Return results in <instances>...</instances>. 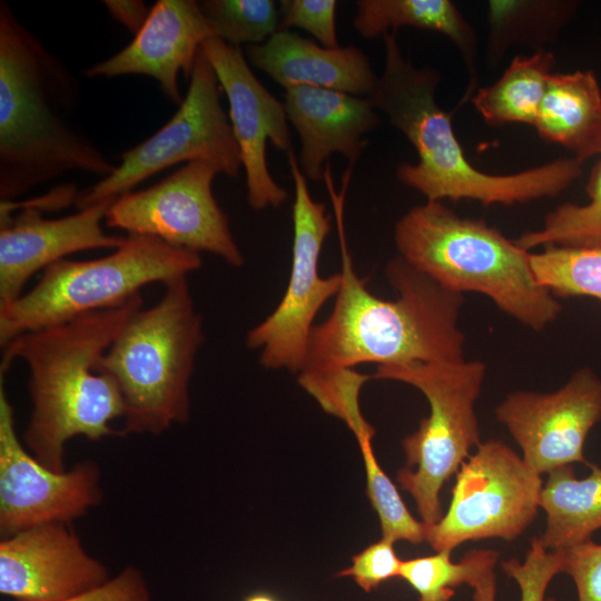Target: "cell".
Segmentation results:
<instances>
[{
  "instance_id": "18",
  "label": "cell",
  "mask_w": 601,
  "mask_h": 601,
  "mask_svg": "<svg viewBox=\"0 0 601 601\" xmlns=\"http://www.w3.org/2000/svg\"><path fill=\"white\" fill-rule=\"evenodd\" d=\"M215 37L199 2L158 0L130 43L111 57L89 67L88 78L142 75L159 82L164 95L180 105L184 97L178 75L190 77L203 43Z\"/></svg>"
},
{
  "instance_id": "29",
  "label": "cell",
  "mask_w": 601,
  "mask_h": 601,
  "mask_svg": "<svg viewBox=\"0 0 601 601\" xmlns=\"http://www.w3.org/2000/svg\"><path fill=\"white\" fill-rule=\"evenodd\" d=\"M199 6L215 37L233 46L262 45L279 30V8L272 0H204Z\"/></svg>"
},
{
  "instance_id": "8",
  "label": "cell",
  "mask_w": 601,
  "mask_h": 601,
  "mask_svg": "<svg viewBox=\"0 0 601 601\" xmlns=\"http://www.w3.org/2000/svg\"><path fill=\"white\" fill-rule=\"evenodd\" d=\"M485 372L481 361L463 359L380 365L372 375L375 380L410 384L430 404V415L402 441L406 466L396 474V482L411 494L426 525L443 516V485L481 443L475 402Z\"/></svg>"
},
{
  "instance_id": "11",
  "label": "cell",
  "mask_w": 601,
  "mask_h": 601,
  "mask_svg": "<svg viewBox=\"0 0 601 601\" xmlns=\"http://www.w3.org/2000/svg\"><path fill=\"white\" fill-rule=\"evenodd\" d=\"M294 183L293 259L286 292L275 308L247 334L246 345L260 349L265 368L299 373L304 366L313 321L322 306L337 295L342 276L321 277L318 259L331 230V216L313 199L293 150L288 154Z\"/></svg>"
},
{
  "instance_id": "6",
  "label": "cell",
  "mask_w": 601,
  "mask_h": 601,
  "mask_svg": "<svg viewBox=\"0 0 601 601\" xmlns=\"http://www.w3.org/2000/svg\"><path fill=\"white\" fill-rule=\"evenodd\" d=\"M203 342L187 276L165 283L155 305L128 318L96 364L120 392L122 435H159L187 422L189 382Z\"/></svg>"
},
{
  "instance_id": "20",
  "label": "cell",
  "mask_w": 601,
  "mask_h": 601,
  "mask_svg": "<svg viewBox=\"0 0 601 601\" xmlns=\"http://www.w3.org/2000/svg\"><path fill=\"white\" fill-rule=\"evenodd\" d=\"M245 53L285 90L308 86L367 98L380 77L359 48H327L288 30H278L262 45L246 46Z\"/></svg>"
},
{
  "instance_id": "16",
  "label": "cell",
  "mask_w": 601,
  "mask_h": 601,
  "mask_svg": "<svg viewBox=\"0 0 601 601\" xmlns=\"http://www.w3.org/2000/svg\"><path fill=\"white\" fill-rule=\"evenodd\" d=\"M116 198L78 209L61 218H45L42 210L19 201H1L0 211V306L18 299L38 270L90 249H116L125 237L110 235L102 220Z\"/></svg>"
},
{
  "instance_id": "30",
  "label": "cell",
  "mask_w": 601,
  "mask_h": 601,
  "mask_svg": "<svg viewBox=\"0 0 601 601\" xmlns=\"http://www.w3.org/2000/svg\"><path fill=\"white\" fill-rule=\"evenodd\" d=\"M374 436V435H373ZM372 435L356 437L366 473V494L378 515L382 538L420 544L425 541V524L416 520L406 508L396 485L381 467L373 446Z\"/></svg>"
},
{
  "instance_id": "15",
  "label": "cell",
  "mask_w": 601,
  "mask_h": 601,
  "mask_svg": "<svg viewBox=\"0 0 601 601\" xmlns=\"http://www.w3.org/2000/svg\"><path fill=\"white\" fill-rule=\"evenodd\" d=\"M201 50L228 99V117L246 174L247 201L254 210L277 208L288 194L268 169L266 146L269 140L286 154L293 150L284 102L256 78L240 47L211 37Z\"/></svg>"
},
{
  "instance_id": "27",
  "label": "cell",
  "mask_w": 601,
  "mask_h": 601,
  "mask_svg": "<svg viewBox=\"0 0 601 601\" xmlns=\"http://www.w3.org/2000/svg\"><path fill=\"white\" fill-rule=\"evenodd\" d=\"M587 185L589 203L564 204L552 210L541 229L522 234L514 242L530 252L548 245L579 248L601 247V154Z\"/></svg>"
},
{
  "instance_id": "21",
  "label": "cell",
  "mask_w": 601,
  "mask_h": 601,
  "mask_svg": "<svg viewBox=\"0 0 601 601\" xmlns=\"http://www.w3.org/2000/svg\"><path fill=\"white\" fill-rule=\"evenodd\" d=\"M581 164L601 154V90L592 71L552 73L533 125Z\"/></svg>"
},
{
  "instance_id": "23",
  "label": "cell",
  "mask_w": 601,
  "mask_h": 601,
  "mask_svg": "<svg viewBox=\"0 0 601 601\" xmlns=\"http://www.w3.org/2000/svg\"><path fill=\"white\" fill-rule=\"evenodd\" d=\"M591 472L578 479L572 465L549 473L542 487L540 508L546 514L541 542L556 550L581 543L601 529V467L591 464Z\"/></svg>"
},
{
  "instance_id": "37",
  "label": "cell",
  "mask_w": 601,
  "mask_h": 601,
  "mask_svg": "<svg viewBox=\"0 0 601 601\" xmlns=\"http://www.w3.org/2000/svg\"><path fill=\"white\" fill-rule=\"evenodd\" d=\"M102 3L115 20L135 35L150 12V8L140 0H105Z\"/></svg>"
},
{
  "instance_id": "38",
  "label": "cell",
  "mask_w": 601,
  "mask_h": 601,
  "mask_svg": "<svg viewBox=\"0 0 601 601\" xmlns=\"http://www.w3.org/2000/svg\"><path fill=\"white\" fill-rule=\"evenodd\" d=\"M243 601H278L275 595L265 592V591H257L253 592L244 598Z\"/></svg>"
},
{
  "instance_id": "24",
  "label": "cell",
  "mask_w": 601,
  "mask_h": 601,
  "mask_svg": "<svg viewBox=\"0 0 601 601\" xmlns=\"http://www.w3.org/2000/svg\"><path fill=\"white\" fill-rule=\"evenodd\" d=\"M553 63V53L545 49L535 50L531 56H518L495 82L477 89L470 101L490 125L533 126Z\"/></svg>"
},
{
  "instance_id": "28",
  "label": "cell",
  "mask_w": 601,
  "mask_h": 601,
  "mask_svg": "<svg viewBox=\"0 0 601 601\" xmlns=\"http://www.w3.org/2000/svg\"><path fill=\"white\" fill-rule=\"evenodd\" d=\"M530 253L538 283L555 297L590 296L601 302V247L548 245Z\"/></svg>"
},
{
  "instance_id": "35",
  "label": "cell",
  "mask_w": 601,
  "mask_h": 601,
  "mask_svg": "<svg viewBox=\"0 0 601 601\" xmlns=\"http://www.w3.org/2000/svg\"><path fill=\"white\" fill-rule=\"evenodd\" d=\"M559 550L560 571L572 578L578 601H601V544L588 539Z\"/></svg>"
},
{
  "instance_id": "5",
  "label": "cell",
  "mask_w": 601,
  "mask_h": 601,
  "mask_svg": "<svg viewBox=\"0 0 601 601\" xmlns=\"http://www.w3.org/2000/svg\"><path fill=\"white\" fill-rule=\"evenodd\" d=\"M394 240L398 256L442 287L483 294L533 331H543L562 312L556 297L535 279L530 252L442 201L411 208L396 221Z\"/></svg>"
},
{
  "instance_id": "14",
  "label": "cell",
  "mask_w": 601,
  "mask_h": 601,
  "mask_svg": "<svg viewBox=\"0 0 601 601\" xmlns=\"http://www.w3.org/2000/svg\"><path fill=\"white\" fill-rule=\"evenodd\" d=\"M495 417L539 475L577 462L590 466L583 446L601 420V377L583 367L555 392L510 393L496 406Z\"/></svg>"
},
{
  "instance_id": "3",
  "label": "cell",
  "mask_w": 601,
  "mask_h": 601,
  "mask_svg": "<svg viewBox=\"0 0 601 601\" xmlns=\"http://www.w3.org/2000/svg\"><path fill=\"white\" fill-rule=\"evenodd\" d=\"M78 82L0 2V199L70 171L105 178L116 166L72 118Z\"/></svg>"
},
{
  "instance_id": "12",
  "label": "cell",
  "mask_w": 601,
  "mask_h": 601,
  "mask_svg": "<svg viewBox=\"0 0 601 601\" xmlns=\"http://www.w3.org/2000/svg\"><path fill=\"white\" fill-rule=\"evenodd\" d=\"M220 173L208 161L186 162L158 184L116 198L106 214V225L197 254L208 252L239 267L244 256L213 194L214 178Z\"/></svg>"
},
{
  "instance_id": "36",
  "label": "cell",
  "mask_w": 601,
  "mask_h": 601,
  "mask_svg": "<svg viewBox=\"0 0 601 601\" xmlns=\"http://www.w3.org/2000/svg\"><path fill=\"white\" fill-rule=\"evenodd\" d=\"M61 601H151V591L144 573L128 565L104 584Z\"/></svg>"
},
{
  "instance_id": "7",
  "label": "cell",
  "mask_w": 601,
  "mask_h": 601,
  "mask_svg": "<svg viewBox=\"0 0 601 601\" xmlns=\"http://www.w3.org/2000/svg\"><path fill=\"white\" fill-rule=\"evenodd\" d=\"M200 266L199 254L139 234H128L107 256L59 260L30 290L0 306L1 347L23 333L122 304L148 284L188 276Z\"/></svg>"
},
{
  "instance_id": "32",
  "label": "cell",
  "mask_w": 601,
  "mask_h": 601,
  "mask_svg": "<svg viewBox=\"0 0 601 601\" xmlns=\"http://www.w3.org/2000/svg\"><path fill=\"white\" fill-rule=\"evenodd\" d=\"M371 378L372 375L361 374L353 368H342L302 373L298 383L325 412L342 418L355 434L372 427L363 417L358 403L359 390Z\"/></svg>"
},
{
  "instance_id": "34",
  "label": "cell",
  "mask_w": 601,
  "mask_h": 601,
  "mask_svg": "<svg viewBox=\"0 0 601 601\" xmlns=\"http://www.w3.org/2000/svg\"><path fill=\"white\" fill-rule=\"evenodd\" d=\"M400 559L394 542L382 538L352 558L349 566L339 570L336 578H351L365 592H372L384 582L400 578Z\"/></svg>"
},
{
  "instance_id": "33",
  "label": "cell",
  "mask_w": 601,
  "mask_h": 601,
  "mask_svg": "<svg viewBox=\"0 0 601 601\" xmlns=\"http://www.w3.org/2000/svg\"><path fill=\"white\" fill-rule=\"evenodd\" d=\"M335 0H283L279 30L296 27L309 32L319 45L337 48Z\"/></svg>"
},
{
  "instance_id": "10",
  "label": "cell",
  "mask_w": 601,
  "mask_h": 601,
  "mask_svg": "<svg viewBox=\"0 0 601 601\" xmlns=\"http://www.w3.org/2000/svg\"><path fill=\"white\" fill-rule=\"evenodd\" d=\"M542 487L541 475L505 443H480L456 473L446 513L425 524V541L436 552L489 538L512 541L536 518Z\"/></svg>"
},
{
  "instance_id": "2",
  "label": "cell",
  "mask_w": 601,
  "mask_h": 601,
  "mask_svg": "<svg viewBox=\"0 0 601 601\" xmlns=\"http://www.w3.org/2000/svg\"><path fill=\"white\" fill-rule=\"evenodd\" d=\"M141 307L139 293L122 304L23 333L2 346L0 376L17 358L28 366L31 413L21 440L47 467L65 471L66 444L73 437L122 436L111 427L124 417L120 392L96 364Z\"/></svg>"
},
{
  "instance_id": "17",
  "label": "cell",
  "mask_w": 601,
  "mask_h": 601,
  "mask_svg": "<svg viewBox=\"0 0 601 601\" xmlns=\"http://www.w3.org/2000/svg\"><path fill=\"white\" fill-rule=\"evenodd\" d=\"M109 579L70 523L38 525L0 541V592L12 601H61Z\"/></svg>"
},
{
  "instance_id": "22",
  "label": "cell",
  "mask_w": 601,
  "mask_h": 601,
  "mask_svg": "<svg viewBox=\"0 0 601 601\" xmlns=\"http://www.w3.org/2000/svg\"><path fill=\"white\" fill-rule=\"evenodd\" d=\"M356 31L374 39L401 27L440 32L460 50L470 75L462 101H469L476 86V35L456 6L449 0H358L353 20Z\"/></svg>"
},
{
  "instance_id": "1",
  "label": "cell",
  "mask_w": 601,
  "mask_h": 601,
  "mask_svg": "<svg viewBox=\"0 0 601 601\" xmlns=\"http://www.w3.org/2000/svg\"><path fill=\"white\" fill-rule=\"evenodd\" d=\"M339 235L342 284L328 318L313 326L299 374L380 365L459 362L465 336L459 326L464 295L442 287L401 256L385 268L396 298L385 300L366 288L353 266L343 220L347 184L337 194L326 184Z\"/></svg>"
},
{
  "instance_id": "9",
  "label": "cell",
  "mask_w": 601,
  "mask_h": 601,
  "mask_svg": "<svg viewBox=\"0 0 601 601\" xmlns=\"http://www.w3.org/2000/svg\"><path fill=\"white\" fill-rule=\"evenodd\" d=\"M189 79L188 90L168 122L121 152V161L112 174L79 191L77 209L118 198L142 180L181 161L204 160L216 165L226 176L239 175V147L220 101L218 79L201 49Z\"/></svg>"
},
{
  "instance_id": "26",
  "label": "cell",
  "mask_w": 601,
  "mask_h": 601,
  "mask_svg": "<svg viewBox=\"0 0 601 601\" xmlns=\"http://www.w3.org/2000/svg\"><path fill=\"white\" fill-rule=\"evenodd\" d=\"M450 551L403 560L400 579L417 593L416 601H450L455 589L465 583L474 587L494 572L500 553L490 549H474L460 562H452Z\"/></svg>"
},
{
  "instance_id": "31",
  "label": "cell",
  "mask_w": 601,
  "mask_h": 601,
  "mask_svg": "<svg viewBox=\"0 0 601 601\" xmlns=\"http://www.w3.org/2000/svg\"><path fill=\"white\" fill-rule=\"evenodd\" d=\"M502 570L520 588V601H555L546 598L552 579L561 573V552L546 549L540 538L531 541L523 562L510 559L501 563ZM496 578L494 572L482 578L473 587L472 601H495Z\"/></svg>"
},
{
  "instance_id": "4",
  "label": "cell",
  "mask_w": 601,
  "mask_h": 601,
  "mask_svg": "<svg viewBox=\"0 0 601 601\" xmlns=\"http://www.w3.org/2000/svg\"><path fill=\"white\" fill-rule=\"evenodd\" d=\"M384 69L367 97L377 111L414 147L418 160L402 162L397 179L427 200L449 198L476 200L484 206L514 205L556 196L582 173L575 158L558 159L509 175L486 174L466 158L452 126L455 110H443L436 101L440 73L415 67L397 42L396 31L383 36Z\"/></svg>"
},
{
  "instance_id": "13",
  "label": "cell",
  "mask_w": 601,
  "mask_h": 601,
  "mask_svg": "<svg viewBox=\"0 0 601 601\" xmlns=\"http://www.w3.org/2000/svg\"><path fill=\"white\" fill-rule=\"evenodd\" d=\"M0 383V533L2 538L47 523H72L102 500L98 464L85 460L53 471L24 446L13 407Z\"/></svg>"
},
{
  "instance_id": "19",
  "label": "cell",
  "mask_w": 601,
  "mask_h": 601,
  "mask_svg": "<svg viewBox=\"0 0 601 601\" xmlns=\"http://www.w3.org/2000/svg\"><path fill=\"white\" fill-rule=\"evenodd\" d=\"M284 106L300 140L299 168L313 181L323 180L334 152L345 156L353 167L367 144L365 136L380 125L368 98L331 89L288 88Z\"/></svg>"
},
{
  "instance_id": "25",
  "label": "cell",
  "mask_w": 601,
  "mask_h": 601,
  "mask_svg": "<svg viewBox=\"0 0 601 601\" xmlns=\"http://www.w3.org/2000/svg\"><path fill=\"white\" fill-rule=\"evenodd\" d=\"M577 2L559 0H491L487 3L486 59L499 63L512 45L544 49L573 13Z\"/></svg>"
}]
</instances>
